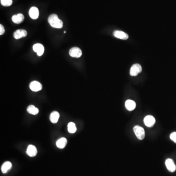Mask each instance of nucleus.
I'll list each match as a JSON object with an SVG mask.
<instances>
[{"label": "nucleus", "instance_id": "nucleus-1", "mask_svg": "<svg viewBox=\"0 0 176 176\" xmlns=\"http://www.w3.org/2000/svg\"><path fill=\"white\" fill-rule=\"evenodd\" d=\"M48 22L52 27L56 29H62L63 26L62 21L60 20L56 14H51L48 18Z\"/></svg>", "mask_w": 176, "mask_h": 176}, {"label": "nucleus", "instance_id": "nucleus-2", "mask_svg": "<svg viewBox=\"0 0 176 176\" xmlns=\"http://www.w3.org/2000/svg\"><path fill=\"white\" fill-rule=\"evenodd\" d=\"M134 132L138 140H142L145 138V131L142 127L140 126H135L133 128Z\"/></svg>", "mask_w": 176, "mask_h": 176}, {"label": "nucleus", "instance_id": "nucleus-3", "mask_svg": "<svg viewBox=\"0 0 176 176\" xmlns=\"http://www.w3.org/2000/svg\"><path fill=\"white\" fill-rule=\"evenodd\" d=\"M142 71V68L140 64H135L132 66L131 68L130 73L132 76H137L138 73H141Z\"/></svg>", "mask_w": 176, "mask_h": 176}, {"label": "nucleus", "instance_id": "nucleus-4", "mask_svg": "<svg viewBox=\"0 0 176 176\" xmlns=\"http://www.w3.org/2000/svg\"><path fill=\"white\" fill-rule=\"evenodd\" d=\"M144 123L147 127H152L156 123V119L152 115H147L144 118Z\"/></svg>", "mask_w": 176, "mask_h": 176}, {"label": "nucleus", "instance_id": "nucleus-5", "mask_svg": "<svg viewBox=\"0 0 176 176\" xmlns=\"http://www.w3.org/2000/svg\"><path fill=\"white\" fill-rule=\"evenodd\" d=\"M70 56L72 57L79 58L82 55V51L79 47H73L69 51Z\"/></svg>", "mask_w": 176, "mask_h": 176}, {"label": "nucleus", "instance_id": "nucleus-6", "mask_svg": "<svg viewBox=\"0 0 176 176\" xmlns=\"http://www.w3.org/2000/svg\"><path fill=\"white\" fill-rule=\"evenodd\" d=\"M166 166L170 172H174L176 170V166L174 161L171 159H168L166 161Z\"/></svg>", "mask_w": 176, "mask_h": 176}, {"label": "nucleus", "instance_id": "nucleus-7", "mask_svg": "<svg viewBox=\"0 0 176 176\" xmlns=\"http://www.w3.org/2000/svg\"><path fill=\"white\" fill-rule=\"evenodd\" d=\"M29 15L31 18L34 20L38 18L39 15V12L38 8L35 6L31 7L29 10Z\"/></svg>", "mask_w": 176, "mask_h": 176}, {"label": "nucleus", "instance_id": "nucleus-8", "mask_svg": "<svg viewBox=\"0 0 176 176\" xmlns=\"http://www.w3.org/2000/svg\"><path fill=\"white\" fill-rule=\"evenodd\" d=\"M29 88L32 91H38L42 90V86L40 82L36 81H34L31 82L29 85Z\"/></svg>", "mask_w": 176, "mask_h": 176}, {"label": "nucleus", "instance_id": "nucleus-9", "mask_svg": "<svg viewBox=\"0 0 176 176\" xmlns=\"http://www.w3.org/2000/svg\"><path fill=\"white\" fill-rule=\"evenodd\" d=\"M33 50L35 52H36L39 56H42L45 50L43 45L39 43L34 45L33 46Z\"/></svg>", "mask_w": 176, "mask_h": 176}, {"label": "nucleus", "instance_id": "nucleus-10", "mask_svg": "<svg viewBox=\"0 0 176 176\" xmlns=\"http://www.w3.org/2000/svg\"><path fill=\"white\" fill-rule=\"evenodd\" d=\"M27 32L24 29H18L13 34V37L15 39H20L27 36Z\"/></svg>", "mask_w": 176, "mask_h": 176}, {"label": "nucleus", "instance_id": "nucleus-11", "mask_svg": "<svg viewBox=\"0 0 176 176\" xmlns=\"http://www.w3.org/2000/svg\"><path fill=\"white\" fill-rule=\"evenodd\" d=\"M114 36L117 38L122 40H127L129 38V36L125 32L122 31H115L113 33Z\"/></svg>", "mask_w": 176, "mask_h": 176}, {"label": "nucleus", "instance_id": "nucleus-12", "mask_svg": "<svg viewBox=\"0 0 176 176\" xmlns=\"http://www.w3.org/2000/svg\"><path fill=\"white\" fill-rule=\"evenodd\" d=\"M24 16L21 13L17 14L13 16L12 17V21L13 22L17 24L22 23L24 20Z\"/></svg>", "mask_w": 176, "mask_h": 176}, {"label": "nucleus", "instance_id": "nucleus-13", "mask_svg": "<svg viewBox=\"0 0 176 176\" xmlns=\"http://www.w3.org/2000/svg\"><path fill=\"white\" fill-rule=\"evenodd\" d=\"M37 153V150L35 146L33 145H29L27 150V154L28 156L31 157H33L35 156Z\"/></svg>", "mask_w": 176, "mask_h": 176}, {"label": "nucleus", "instance_id": "nucleus-14", "mask_svg": "<svg viewBox=\"0 0 176 176\" xmlns=\"http://www.w3.org/2000/svg\"><path fill=\"white\" fill-rule=\"evenodd\" d=\"M125 105L126 109L129 111H133L136 107V103L135 102L130 99L126 100Z\"/></svg>", "mask_w": 176, "mask_h": 176}, {"label": "nucleus", "instance_id": "nucleus-15", "mask_svg": "<svg viewBox=\"0 0 176 176\" xmlns=\"http://www.w3.org/2000/svg\"><path fill=\"white\" fill-rule=\"evenodd\" d=\"M67 143V140L65 138H60L59 140H58L56 142V146L58 148L60 149H63L66 146Z\"/></svg>", "mask_w": 176, "mask_h": 176}, {"label": "nucleus", "instance_id": "nucleus-16", "mask_svg": "<svg viewBox=\"0 0 176 176\" xmlns=\"http://www.w3.org/2000/svg\"><path fill=\"white\" fill-rule=\"evenodd\" d=\"M59 114L56 111L53 112L50 114V120L52 123H56L59 119Z\"/></svg>", "mask_w": 176, "mask_h": 176}, {"label": "nucleus", "instance_id": "nucleus-17", "mask_svg": "<svg viewBox=\"0 0 176 176\" xmlns=\"http://www.w3.org/2000/svg\"><path fill=\"white\" fill-rule=\"evenodd\" d=\"M11 167H12V164L10 162H9V161L5 162V163H3V164L2 165V167H1L2 172L4 174L6 173L8 170L10 169Z\"/></svg>", "mask_w": 176, "mask_h": 176}, {"label": "nucleus", "instance_id": "nucleus-18", "mask_svg": "<svg viewBox=\"0 0 176 176\" xmlns=\"http://www.w3.org/2000/svg\"><path fill=\"white\" fill-rule=\"evenodd\" d=\"M27 112L31 115H36L39 112L38 108H36L34 105H29L27 108Z\"/></svg>", "mask_w": 176, "mask_h": 176}, {"label": "nucleus", "instance_id": "nucleus-19", "mask_svg": "<svg viewBox=\"0 0 176 176\" xmlns=\"http://www.w3.org/2000/svg\"><path fill=\"white\" fill-rule=\"evenodd\" d=\"M75 124L73 122H70L68 125V130L70 133H75L76 131Z\"/></svg>", "mask_w": 176, "mask_h": 176}, {"label": "nucleus", "instance_id": "nucleus-20", "mask_svg": "<svg viewBox=\"0 0 176 176\" xmlns=\"http://www.w3.org/2000/svg\"><path fill=\"white\" fill-rule=\"evenodd\" d=\"M1 3L3 6H10L12 4V0H1Z\"/></svg>", "mask_w": 176, "mask_h": 176}, {"label": "nucleus", "instance_id": "nucleus-21", "mask_svg": "<svg viewBox=\"0 0 176 176\" xmlns=\"http://www.w3.org/2000/svg\"><path fill=\"white\" fill-rule=\"evenodd\" d=\"M170 138L173 142L176 143V132H173L170 134Z\"/></svg>", "mask_w": 176, "mask_h": 176}, {"label": "nucleus", "instance_id": "nucleus-22", "mask_svg": "<svg viewBox=\"0 0 176 176\" xmlns=\"http://www.w3.org/2000/svg\"><path fill=\"white\" fill-rule=\"evenodd\" d=\"M5 32V28L2 24H0V35H2Z\"/></svg>", "mask_w": 176, "mask_h": 176}, {"label": "nucleus", "instance_id": "nucleus-23", "mask_svg": "<svg viewBox=\"0 0 176 176\" xmlns=\"http://www.w3.org/2000/svg\"><path fill=\"white\" fill-rule=\"evenodd\" d=\"M64 34H66V31H64Z\"/></svg>", "mask_w": 176, "mask_h": 176}]
</instances>
